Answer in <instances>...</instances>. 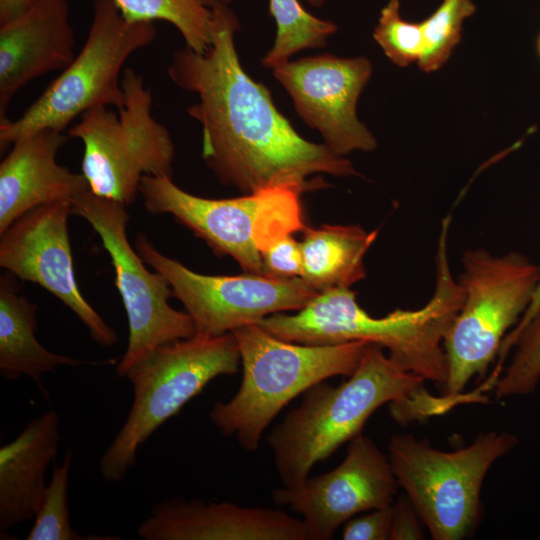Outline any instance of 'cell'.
Returning <instances> with one entry per match:
<instances>
[{"instance_id":"cell-8","label":"cell","mask_w":540,"mask_h":540,"mask_svg":"<svg viewBox=\"0 0 540 540\" xmlns=\"http://www.w3.org/2000/svg\"><path fill=\"white\" fill-rule=\"evenodd\" d=\"M123 105L84 112L68 137L83 144L82 174L90 191L125 205L139 193L143 176L173 174L175 145L167 128L152 116V93L132 68L122 72Z\"/></svg>"},{"instance_id":"cell-29","label":"cell","mask_w":540,"mask_h":540,"mask_svg":"<svg viewBox=\"0 0 540 540\" xmlns=\"http://www.w3.org/2000/svg\"><path fill=\"white\" fill-rule=\"evenodd\" d=\"M393 505V504H392ZM369 511L349 519L343 528L344 540H388L391 537L393 507Z\"/></svg>"},{"instance_id":"cell-25","label":"cell","mask_w":540,"mask_h":540,"mask_svg":"<svg viewBox=\"0 0 540 540\" xmlns=\"http://www.w3.org/2000/svg\"><path fill=\"white\" fill-rule=\"evenodd\" d=\"M72 450H69L60 466L54 465L51 480L47 484L34 516V523L27 540H86L119 539L118 537H85L72 528L68 506V481Z\"/></svg>"},{"instance_id":"cell-3","label":"cell","mask_w":540,"mask_h":540,"mask_svg":"<svg viewBox=\"0 0 540 540\" xmlns=\"http://www.w3.org/2000/svg\"><path fill=\"white\" fill-rule=\"evenodd\" d=\"M450 221L449 214L441 224L436 287L424 307L396 309L384 317H372L357 303L354 291L340 287L319 292L295 314L276 313L257 324L280 339L300 344H377L387 349L389 358L404 370L445 385L448 368L443 341L465 299L448 260Z\"/></svg>"},{"instance_id":"cell-33","label":"cell","mask_w":540,"mask_h":540,"mask_svg":"<svg viewBox=\"0 0 540 540\" xmlns=\"http://www.w3.org/2000/svg\"><path fill=\"white\" fill-rule=\"evenodd\" d=\"M204 1L207 3L208 6L212 7L218 4L229 5L232 0H204Z\"/></svg>"},{"instance_id":"cell-17","label":"cell","mask_w":540,"mask_h":540,"mask_svg":"<svg viewBox=\"0 0 540 540\" xmlns=\"http://www.w3.org/2000/svg\"><path fill=\"white\" fill-rule=\"evenodd\" d=\"M74 30L67 0H37L0 24V120L19 89L75 58Z\"/></svg>"},{"instance_id":"cell-26","label":"cell","mask_w":540,"mask_h":540,"mask_svg":"<svg viewBox=\"0 0 540 540\" xmlns=\"http://www.w3.org/2000/svg\"><path fill=\"white\" fill-rule=\"evenodd\" d=\"M400 0H389L381 9L373 38L384 54L399 67L419 61L423 47L421 23L409 22L401 16Z\"/></svg>"},{"instance_id":"cell-22","label":"cell","mask_w":540,"mask_h":540,"mask_svg":"<svg viewBox=\"0 0 540 540\" xmlns=\"http://www.w3.org/2000/svg\"><path fill=\"white\" fill-rule=\"evenodd\" d=\"M269 11L276 23V37L262 59L266 68L289 61L300 50L324 47L338 29L334 22L310 14L299 0H269Z\"/></svg>"},{"instance_id":"cell-12","label":"cell","mask_w":540,"mask_h":540,"mask_svg":"<svg viewBox=\"0 0 540 540\" xmlns=\"http://www.w3.org/2000/svg\"><path fill=\"white\" fill-rule=\"evenodd\" d=\"M135 249L147 265L167 279L172 296L183 304L198 334L231 333L276 313L298 311L319 293L302 277L194 272L159 252L144 234H138Z\"/></svg>"},{"instance_id":"cell-6","label":"cell","mask_w":540,"mask_h":540,"mask_svg":"<svg viewBox=\"0 0 540 540\" xmlns=\"http://www.w3.org/2000/svg\"><path fill=\"white\" fill-rule=\"evenodd\" d=\"M157 37L154 22L130 21L113 0H94L87 39L73 61L16 120H0V149L40 130L63 132L84 112L123 105L126 60Z\"/></svg>"},{"instance_id":"cell-23","label":"cell","mask_w":540,"mask_h":540,"mask_svg":"<svg viewBox=\"0 0 540 540\" xmlns=\"http://www.w3.org/2000/svg\"><path fill=\"white\" fill-rule=\"evenodd\" d=\"M113 1L130 21L169 22L195 52H205L212 43V9L204 0Z\"/></svg>"},{"instance_id":"cell-16","label":"cell","mask_w":540,"mask_h":540,"mask_svg":"<svg viewBox=\"0 0 540 540\" xmlns=\"http://www.w3.org/2000/svg\"><path fill=\"white\" fill-rule=\"evenodd\" d=\"M137 534L145 540H310L303 520L284 511L181 497L154 504Z\"/></svg>"},{"instance_id":"cell-10","label":"cell","mask_w":540,"mask_h":540,"mask_svg":"<svg viewBox=\"0 0 540 540\" xmlns=\"http://www.w3.org/2000/svg\"><path fill=\"white\" fill-rule=\"evenodd\" d=\"M509 433L480 434L452 452L411 434L391 437L388 458L398 485L434 540H460L475 529L480 492L490 467L517 444Z\"/></svg>"},{"instance_id":"cell-5","label":"cell","mask_w":540,"mask_h":540,"mask_svg":"<svg viewBox=\"0 0 540 540\" xmlns=\"http://www.w3.org/2000/svg\"><path fill=\"white\" fill-rule=\"evenodd\" d=\"M241 366L232 333L203 335L162 344L126 373L133 401L126 420L99 460L107 482L122 481L136 462L138 449L168 419L218 376Z\"/></svg>"},{"instance_id":"cell-32","label":"cell","mask_w":540,"mask_h":540,"mask_svg":"<svg viewBox=\"0 0 540 540\" xmlns=\"http://www.w3.org/2000/svg\"><path fill=\"white\" fill-rule=\"evenodd\" d=\"M37 0H0V24L28 10Z\"/></svg>"},{"instance_id":"cell-20","label":"cell","mask_w":540,"mask_h":540,"mask_svg":"<svg viewBox=\"0 0 540 540\" xmlns=\"http://www.w3.org/2000/svg\"><path fill=\"white\" fill-rule=\"evenodd\" d=\"M37 305L27 299L11 273L0 278V374L15 380L31 378L48 398L42 376L59 366L103 364L79 360L46 349L36 338Z\"/></svg>"},{"instance_id":"cell-35","label":"cell","mask_w":540,"mask_h":540,"mask_svg":"<svg viewBox=\"0 0 540 540\" xmlns=\"http://www.w3.org/2000/svg\"><path fill=\"white\" fill-rule=\"evenodd\" d=\"M536 48H537L538 55L540 57V33H539L538 38H537Z\"/></svg>"},{"instance_id":"cell-31","label":"cell","mask_w":540,"mask_h":540,"mask_svg":"<svg viewBox=\"0 0 540 540\" xmlns=\"http://www.w3.org/2000/svg\"><path fill=\"white\" fill-rule=\"evenodd\" d=\"M540 310V279L533 294L532 300L524 312L523 316L519 320L517 326L509 333L503 340L499 349V363L498 368H501L504 358L508 354L509 350L515 345L516 340L523 329L528 325L534 315Z\"/></svg>"},{"instance_id":"cell-13","label":"cell","mask_w":540,"mask_h":540,"mask_svg":"<svg viewBox=\"0 0 540 540\" xmlns=\"http://www.w3.org/2000/svg\"><path fill=\"white\" fill-rule=\"evenodd\" d=\"M71 201L38 206L0 234V266L15 277L38 284L57 297L86 326L102 347L118 335L80 292L74 274L68 219Z\"/></svg>"},{"instance_id":"cell-1","label":"cell","mask_w":540,"mask_h":540,"mask_svg":"<svg viewBox=\"0 0 540 540\" xmlns=\"http://www.w3.org/2000/svg\"><path fill=\"white\" fill-rule=\"evenodd\" d=\"M212 9V43L202 53L172 54L167 73L199 101L187 108L202 128V158L217 179L244 194L318 187L316 174L353 176L352 163L325 144L301 137L275 107L270 91L241 66L234 44L239 21L229 5Z\"/></svg>"},{"instance_id":"cell-14","label":"cell","mask_w":540,"mask_h":540,"mask_svg":"<svg viewBox=\"0 0 540 540\" xmlns=\"http://www.w3.org/2000/svg\"><path fill=\"white\" fill-rule=\"evenodd\" d=\"M303 122L316 129L336 155L372 151L377 142L359 121L356 106L372 74L363 56L341 58L320 54L287 61L272 69Z\"/></svg>"},{"instance_id":"cell-28","label":"cell","mask_w":540,"mask_h":540,"mask_svg":"<svg viewBox=\"0 0 540 540\" xmlns=\"http://www.w3.org/2000/svg\"><path fill=\"white\" fill-rule=\"evenodd\" d=\"M265 274L278 278L302 276L303 260L300 242L292 234H287L262 252Z\"/></svg>"},{"instance_id":"cell-27","label":"cell","mask_w":540,"mask_h":540,"mask_svg":"<svg viewBox=\"0 0 540 540\" xmlns=\"http://www.w3.org/2000/svg\"><path fill=\"white\" fill-rule=\"evenodd\" d=\"M517 350L494 387L498 399L531 393L540 380V310L518 336Z\"/></svg>"},{"instance_id":"cell-21","label":"cell","mask_w":540,"mask_h":540,"mask_svg":"<svg viewBox=\"0 0 540 540\" xmlns=\"http://www.w3.org/2000/svg\"><path fill=\"white\" fill-rule=\"evenodd\" d=\"M300 242L302 278L318 292L347 287L366 276L364 256L378 230L358 225H322L305 228Z\"/></svg>"},{"instance_id":"cell-30","label":"cell","mask_w":540,"mask_h":540,"mask_svg":"<svg viewBox=\"0 0 540 540\" xmlns=\"http://www.w3.org/2000/svg\"><path fill=\"white\" fill-rule=\"evenodd\" d=\"M392 507L390 540L422 539L424 536L420 525L421 518L409 498L401 497Z\"/></svg>"},{"instance_id":"cell-19","label":"cell","mask_w":540,"mask_h":540,"mask_svg":"<svg viewBox=\"0 0 540 540\" xmlns=\"http://www.w3.org/2000/svg\"><path fill=\"white\" fill-rule=\"evenodd\" d=\"M60 417L49 410L0 448V530L34 518L47 484L45 473L60 441Z\"/></svg>"},{"instance_id":"cell-11","label":"cell","mask_w":540,"mask_h":540,"mask_svg":"<svg viewBox=\"0 0 540 540\" xmlns=\"http://www.w3.org/2000/svg\"><path fill=\"white\" fill-rule=\"evenodd\" d=\"M122 202L90 190L72 200V213L85 219L99 235L115 272V285L128 318V345L116 365L124 377L128 370L156 347L196 334L186 311L170 306L167 279L151 272L127 236L129 214Z\"/></svg>"},{"instance_id":"cell-15","label":"cell","mask_w":540,"mask_h":540,"mask_svg":"<svg viewBox=\"0 0 540 540\" xmlns=\"http://www.w3.org/2000/svg\"><path fill=\"white\" fill-rule=\"evenodd\" d=\"M398 486L389 458L360 433L337 467L300 486L275 489L273 500L302 515L310 540H329L355 515L391 506Z\"/></svg>"},{"instance_id":"cell-34","label":"cell","mask_w":540,"mask_h":540,"mask_svg":"<svg viewBox=\"0 0 540 540\" xmlns=\"http://www.w3.org/2000/svg\"><path fill=\"white\" fill-rule=\"evenodd\" d=\"M306 1L310 6L312 7H322L326 2L327 0H304Z\"/></svg>"},{"instance_id":"cell-24","label":"cell","mask_w":540,"mask_h":540,"mask_svg":"<svg viewBox=\"0 0 540 540\" xmlns=\"http://www.w3.org/2000/svg\"><path fill=\"white\" fill-rule=\"evenodd\" d=\"M475 11L472 0H442L436 10L420 22L424 47L418 66L422 71L434 72L447 62L461 40L464 21Z\"/></svg>"},{"instance_id":"cell-9","label":"cell","mask_w":540,"mask_h":540,"mask_svg":"<svg viewBox=\"0 0 540 540\" xmlns=\"http://www.w3.org/2000/svg\"><path fill=\"white\" fill-rule=\"evenodd\" d=\"M145 209L170 214L218 255L231 256L246 273L266 275L262 252L304 230L300 192L277 187L228 199L188 193L171 177L145 175L139 185Z\"/></svg>"},{"instance_id":"cell-18","label":"cell","mask_w":540,"mask_h":540,"mask_svg":"<svg viewBox=\"0 0 540 540\" xmlns=\"http://www.w3.org/2000/svg\"><path fill=\"white\" fill-rule=\"evenodd\" d=\"M68 135L45 129L14 142L0 164V234L28 211L71 201L90 190L82 173L59 165L56 155Z\"/></svg>"},{"instance_id":"cell-4","label":"cell","mask_w":540,"mask_h":540,"mask_svg":"<svg viewBox=\"0 0 540 540\" xmlns=\"http://www.w3.org/2000/svg\"><path fill=\"white\" fill-rule=\"evenodd\" d=\"M231 333L240 352L242 380L230 400L213 404L209 417L221 434L234 437L248 452L258 449L264 431L295 397L331 377L350 376L369 344H300L258 324Z\"/></svg>"},{"instance_id":"cell-7","label":"cell","mask_w":540,"mask_h":540,"mask_svg":"<svg viewBox=\"0 0 540 540\" xmlns=\"http://www.w3.org/2000/svg\"><path fill=\"white\" fill-rule=\"evenodd\" d=\"M459 283L463 305L443 341L447 358L446 395L473 402L462 390L483 376L498 354L506 332L528 308L540 267L519 253L495 257L477 249L463 254Z\"/></svg>"},{"instance_id":"cell-2","label":"cell","mask_w":540,"mask_h":540,"mask_svg":"<svg viewBox=\"0 0 540 540\" xmlns=\"http://www.w3.org/2000/svg\"><path fill=\"white\" fill-rule=\"evenodd\" d=\"M424 381L393 362L381 346L369 343L346 381L338 386L322 381L306 390L301 403L267 437L283 487L302 485L316 463L362 433L369 417L385 403L401 424L456 405L453 397L428 393Z\"/></svg>"}]
</instances>
